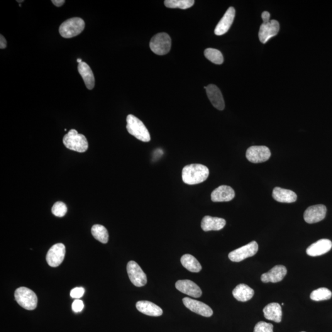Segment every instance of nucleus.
<instances>
[{
  "label": "nucleus",
  "instance_id": "f257e3e1",
  "mask_svg": "<svg viewBox=\"0 0 332 332\" xmlns=\"http://www.w3.org/2000/svg\"><path fill=\"white\" fill-rule=\"evenodd\" d=\"M209 175L208 168L199 164L186 166L182 170L183 181L190 185L201 184L207 180Z\"/></svg>",
  "mask_w": 332,
  "mask_h": 332
},
{
  "label": "nucleus",
  "instance_id": "f03ea898",
  "mask_svg": "<svg viewBox=\"0 0 332 332\" xmlns=\"http://www.w3.org/2000/svg\"><path fill=\"white\" fill-rule=\"evenodd\" d=\"M126 121V128L129 134L144 142L150 141V134L142 121L133 114H129Z\"/></svg>",
  "mask_w": 332,
  "mask_h": 332
},
{
  "label": "nucleus",
  "instance_id": "7ed1b4c3",
  "mask_svg": "<svg viewBox=\"0 0 332 332\" xmlns=\"http://www.w3.org/2000/svg\"><path fill=\"white\" fill-rule=\"evenodd\" d=\"M63 143L69 150L84 153L88 149V142L86 137L78 133L75 129H71L63 138Z\"/></svg>",
  "mask_w": 332,
  "mask_h": 332
},
{
  "label": "nucleus",
  "instance_id": "20e7f679",
  "mask_svg": "<svg viewBox=\"0 0 332 332\" xmlns=\"http://www.w3.org/2000/svg\"><path fill=\"white\" fill-rule=\"evenodd\" d=\"M85 23L80 18H73L61 24L59 33L63 38H71L80 35L84 30Z\"/></svg>",
  "mask_w": 332,
  "mask_h": 332
},
{
  "label": "nucleus",
  "instance_id": "39448f33",
  "mask_svg": "<svg viewBox=\"0 0 332 332\" xmlns=\"http://www.w3.org/2000/svg\"><path fill=\"white\" fill-rule=\"evenodd\" d=\"M14 297L18 304L24 309L33 310L37 306V296L35 292L28 288H18L15 291Z\"/></svg>",
  "mask_w": 332,
  "mask_h": 332
},
{
  "label": "nucleus",
  "instance_id": "423d86ee",
  "mask_svg": "<svg viewBox=\"0 0 332 332\" xmlns=\"http://www.w3.org/2000/svg\"><path fill=\"white\" fill-rule=\"evenodd\" d=\"M150 48L156 55H165L169 53L171 49V38L167 33H158L151 39Z\"/></svg>",
  "mask_w": 332,
  "mask_h": 332
},
{
  "label": "nucleus",
  "instance_id": "0eeeda50",
  "mask_svg": "<svg viewBox=\"0 0 332 332\" xmlns=\"http://www.w3.org/2000/svg\"><path fill=\"white\" fill-rule=\"evenodd\" d=\"M258 245L256 241H252L246 246L237 249L229 253V260L234 262H240L246 258L253 257L257 253Z\"/></svg>",
  "mask_w": 332,
  "mask_h": 332
},
{
  "label": "nucleus",
  "instance_id": "6e6552de",
  "mask_svg": "<svg viewBox=\"0 0 332 332\" xmlns=\"http://www.w3.org/2000/svg\"><path fill=\"white\" fill-rule=\"evenodd\" d=\"M129 279L136 287H143L147 283V277L140 266L134 261H130L127 265Z\"/></svg>",
  "mask_w": 332,
  "mask_h": 332
},
{
  "label": "nucleus",
  "instance_id": "1a4fd4ad",
  "mask_svg": "<svg viewBox=\"0 0 332 332\" xmlns=\"http://www.w3.org/2000/svg\"><path fill=\"white\" fill-rule=\"evenodd\" d=\"M272 153L266 146H252L248 149L246 158L251 163H261L268 161Z\"/></svg>",
  "mask_w": 332,
  "mask_h": 332
},
{
  "label": "nucleus",
  "instance_id": "9d476101",
  "mask_svg": "<svg viewBox=\"0 0 332 332\" xmlns=\"http://www.w3.org/2000/svg\"><path fill=\"white\" fill-rule=\"evenodd\" d=\"M65 247L58 243L51 247L46 255V261L51 267H57L63 262L65 255Z\"/></svg>",
  "mask_w": 332,
  "mask_h": 332
},
{
  "label": "nucleus",
  "instance_id": "9b49d317",
  "mask_svg": "<svg viewBox=\"0 0 332 332\" xmlns=\"http://www.w3.org/2000/svg\"><path fill=\"white\" fill-rule=\"evenodd\" d=\"M327 208L324 205L318 204L310 206L305 211L304 219L307 223H317L325 219Z\"/></svg>",
  "mask_w": 332,
  "mask_h": 332
},
{
  "label": "nucleus",
  "instance_id": "f8f14e48",
  "mask_svg": "<svg viewBox=\"0 0 332 332\" xmlns=\"http://www.w3.org/2000/svg\"><path fill=\"white\" fill-rule=\"evenodd\" d=\"M183 303L188 309L202 316L209 317L213 314V311L211 307L201 302L185 297L183 299Z\"/></svg>",
  "mask_w": 332,
  "mask_h": 332
},
{
  "label": "nucleus",
  "instance_id": "ddd939ff",
  "mask_svg": "<svg viewBox=\"0 0 332 332\" xmlns=\"http://www.w3.org/2000/svg\"><path fill=\"white\" fill-rule=\"evenodd\" d=\"M279 29V23L277 21L271 20L267 24L263 23L260 26L258 33L260 41L263 44L267 43L270 39L277 35Z\"/></svg>",
  "mask_w": 332,
  "mask_h": 332
},
{
  "label": "nucleus",
  "instance_id": "4468645a",
  "mask_svg": "<svg viewBox=\"0 0 332 332\" xmlns=\"http://www.w3.org/2000/svg\"><path fill=\"white\" fill-rule=\"evenodd\" d=\"M235 14V9L233 7L228 9L215 29L214 32L216 35H223L229 30L233 23Z\"/></svg>",
  "mask_w": 332,
  "mask_h": 332
},
{
  "label": "nucleus",
  "instance_id": "2eb2a0df",
  "mask_svg": "<svg viewBox=\"0 0 332 332\" xmlns=\"http://www.w3.org/2000/svg\"><path fill=\"white\" fill-rule=\"evenodd\" d=\"M332 248V243L329 239H320L307 248L306 253L311 257H317L329 252Z\"/></svg>",
  "mask_w": 332,
  "mask_h": 332
},
{
  "label": "nucleus",
  "instance_id": "dca6fc26",
  "mask_svg": "<svg viewBox=\"0 0 332 332\" xmlns=\"http://www.w3.org/2000/svg\"><path fill=\"white\" fill-rule=\"evenodd\" d=\"M175 287L180 292L194 298L201 297L202 291L198 285L190 280H178Z\"/></svg>",
  "mask_w": 332,
  "mask_h": 332
},
{
  "label": "nucleus",
  "instance_id": "f3484780",
  "mask_svg": "<svg viewBox=\"0 0 332 332\" xmlns=\"http://www.w3.org/2000/svg\"><path fill=\"white\" fill-rule=\"evenodd\" d=\"M207 97L211 101L215 108L223 111L225 107L223 96H222L221 90L214 84H210L206 87Z\"/></svg>",
  "mask_w": 332,
  "mask_h": 332
},
{
  "label": "nucleus",
  "instance_id": "a211bd4d",
  "mask_svg": "<svg viewBox=\"0 0 332 332\" xmlns=\"http://www.w3.org/2000/svg\"><path fill=\"white\" fill-rule=\"evenodd\" d=\"M287 268L283 265H277L261 277L263 282L276 283L281 281L287 275Z\"/></svg>",
  "mask_w": 332,
  "mask_h": 332
},
{
  "label": "nucleus",
  "instance_id": "6ab92c4d",
  "mask_svg": "<svg viewBox=\"0 0 332 332\" xmlns=\"http://www.w3.org/2000/svg\"><path fill=\"white\" fill-rule=\"evenodd\" d=\"M235 197V192L231 187L221 185L214 190L211 194V199L213 202H228Z\"/></svg>",
  "mask_w": 332,
  "mask_h": 332
},
{
  "label": "nucleus",
  "instance_id": "aec40b11",
  "mask_svg": "<svg viewBox=\"0 0 332 332\" xmlns=\"http://www.w3.org/2000/svg\"><path fill=\"white\" fill-rule=\"evenodd\" d=\"M225 225V220L219 217L205 216L201 221V228L204 231L221 230Z\"/></svg>",
  "mask_w": 332,
  "mask_h": 332
},
{
  "label": "nucleus",
  "instance_id": "412c9836",
  "mask_svg": "<svg viewBox=\"0 0 332 332\" xmlns=\"http://www.w3.org/2000/svg\"><path fill=\"white\" fill-rule=\"evenodd\" d=\"M273 197L276 201L283 203H292L297 201L296 194L290 190L276 187L273 192Z\"/></svg>",
  "mask_w": 332,
  "mask_h": 332
},
{
  "label": "nucleus",
  "instance_id": "4be33fe9",
  "mask_svg": "<svg viewBox=\"0 0 332 332\" xmlns=\"http://www.w3.org/2000/svg\"><path fill=\"white\" fill-rule=\"evenodd\" d=\"M138 311L147 316L158 317L163 314V311L160 307L148 301H139L136 304Z\"/></svg>",
  "mask_w": 332,
  "mask_h": 332
},
{
  "label": "nucleus",
  "instance_id": "5701e85b",
  "mask_svg": "<svg viewBox=\"0 0 332 332\" xmlns=\"http://www.w3.org/2000/svg\"><path fill=\"white\" fill-rule=\"evenodd\" d=\"M264 316L266 319L279 323L282 320L281 306L277 303H272L268 304L263 309Z\"/></svg>",
  "mask_w": 332,
  "mask_h": 332
},
{
  "label": "nucleus",
  "instance_id": "b1692460",
  "mask_svg": "<svg viewBox=\"0 0 332 332\" xmlns=\"http://www.w3.org/2000/svg\"><path fill=\"white\" fill-rule=\"evenodd\" d=\"M78 72L84 80L87 89L91 90L95 86V78L93 72L86 62L79 63L78 66Z\"/></svg>",
  "mask_w": 332,
  "mask_h": 332
},
{
  "label": "nucleus",
  "instance_id": "393cba45",
  "mask_svg": "<svg viewBox=\"0 0 332 332\" xmlns=\"http://www.w3.org/2000/svg\"><path fill=\"white\" fill-rule=\"evenodd\" d=\"M233 295L234 298L239 302H245L250 300L254 295V290L248 285L241 284L237 285L233 290Z\"/></svg>",
  "mask_w": 332,
  "mask_h": 332
},
{
  "label": "nucleus",
  "instance_id": "a878e982",
  "mask_svg": "<svg viewBox=\"0 0 332 332\" xmlns=\"http://www.w3.org/2000/svg\"><path fill=\"white\" fill-rule=\"evenodd\" d=\"M181 263L187 270L193 273H198L202 270L201 264L196 258L190 254H185L181 258Z\"/></svg>",
  "mask_w": 332,
  "mask_h": 332
},
{
  "label": "nucleus",
  "instance_id": "bb28decb",
  "mask_svg": "<svg viewBox=\"0 0 332 332\" xmlns=\"http://www.w3.org/2000/svg\"><path fill=\"white\" fill-rule=\"evenodd\" d=\"M91 233L97 241L103 244L108 243L109 235L106 227L101 224H95L92 226Z\"/></svg>",
  "mask_w": 332,
  "mask_h": 332
},
{
  "label": "nucleus",
  "instance_id": "cd10ccee",
  "mask_svg": "<svg viewBox=\"0 0 332 332\" xmlns=\"http://www.w3.org/2000/svg\"><path fill=\"white\" fill-rule=\"evenodd\" d=\"M194 0H166L165 4L167 8L187 9L194 5Z\"/></svg>",
  "mask_w": 332,
  "mask_h": 332
},
{
  "label": "nucleus",
  "instance_id": "c85d7f7f",
  "mask_svg": "<svg viewBox=\"0 0 332 332\" xmlns=\"http://www.w3.org/2000/svg\"><path fill=\"white\" fill-rule=\"evenodd\" d=\"M204 55L207 59L215 64L221 65L223 62V55L221 51L214 48L206 49L204 51Z\"/></svg>",
  "mask_w": 332,
  "mask_h": 332
},
{
  "label": "nucleus",
  "instance_id": "c756f323",
  "mask_svg": "<svg viewBox=\"0 0 332 332\" xmlns=\"http://www.w3.org/2000/svg\"><path fill=\"white\" fill-rule=\"evenodd\" d=\"M332 296V293L331 290L325 287L319 288L318 289L315 290L310 295L311 299L316 302L331 299Z\"/></svg>",
  "mask_w": 332,
  "mask_h": 332
},
{
  "label": "nucleus",
  "instance_id": "7c9ffc66",
  "mask_svg": "<svg viewBox=\"0 0 332 332\" xmlns=\"http://www.w3.org/2000/svg\"><path fill=\"white\" fill-rule=\"evenodd\" d=\"M52 212L55 216L62 217L67 212V207L63 202H55L52 208Z\"/></svg>",
  "mask_w": 332,
  "mask_h": 332
},
{
  "label": "nucleus",
  "instance_id": "2f4dec72",
  "mask_svg": "<svg viewBox=\"0 0 332 332\" xmlns=\"http://www.w3.org/2000/svg\"><path fill=\"white\" fill-rule=\"evenodd\" d=\"M253 332H273V325L260 321L255 325Z\"/></svg>",
  "mask_w": 332,
  "mask_h": 332
},
{
  "label": "nucleus",
  "instance_id": "473e14b6",
  "mask_svg": "<svg viewBox=\"0 0 332 332\" xmlns=\"http://www.w3.org/2000/svg\"><path fill=\"white\" fill-rule=\"evenodd\" d=\"M85 290L83 287H75L71 290L70 296L75 299H80L84 295Z\"/></svg>",
  "mask_w": 332,
  "mask_h": 332
},
{
  "label": "nucleus",
  "instance_id": "72a5a7b5",
  "mask_svg": "<svg viewBox=\"0 0 332 332\" xmlns=\"http://www.w3.org/2000/svg\"><path fill=\"white\" fill-rule=\"evenodd\" d=\"M84 308V304L81 300H75L72 304V309L75 312H80Z\"/></svg>",
  "mask_w": 332,
  "mask_h": 332
},
{
  "label": "nucleus",
  "instance_id": "f704fd0d",
  "mask_svg": "<svg viewBox=\"0 0 332 332\" xmlns=\"http://www.w3.org/2000/svg\"><path fill=\"white\" fill-rule=\"evenodd\" d=\"M270 14L267 11H264L262 14L263 24H267L270 21Z\"/></svg>",
  "mask_w": 332,
  "mask_h": 332
},
{
  "label": "nucleus",
  "instance_id": "c9c22d12",
  "mask_svg": "<svg viewBox=\"0 0 332 332\" xmlns=\"http://www.w3.org/2000/svg\"><path fill=\"white\" fill-rule=\"evenodd\" d=\"M0 36H1V38H0V48L3 50V49L6 48L7 41L3 35H1Z\"/></svg>",
  "mask_w": 332,
  "mask_h": 332
},
{
  "label": "nucleus",
  "instance_id": "e433bc0d",
  "mask_svg": "<svg viewBox=\"0 0 332 332\" xmlns=\"http://www.w3.org/2000/svg\"><path fill=\"white\" fill-rule=\"evenodd\" d=\"M52 3L57 7L62 6L65 3L64 0H53Z\"/></svg>",
  "mask_w": 332,
  "mask_h": 332
},
{
  "label": "nucleus",
  "instance_id": "4c0bfd02",
  "mask_svg": "<svg viewBox=\"0 0 332 332\" xmlns=\"http://www.w3.org/2000/svg\"><path fill=\"white\" fill-rule=\"evenodd\" d=\"M77 62H78V63H82L83 61H82V58H78Z\"/></svg>",
  "mask_w": 332,
  "mask_h": 332
},
{
  "label": "nucleus",
  "instance_id": "58836bf2",
  "mask_svg": "<svg viewBox=\"0 0 332 332\" xmlns=\"http://www.w3.org/2000/svg\"><path fill=\"white\" fill-rule=\"evenodd\" d=\"M18 1V3H22V2H24L23 0V1H19V0H18V1Z\"/></svg>",
  "mask_w": 332,
  "mask_h": 332
},
{
  "label": "nucleus",
  "instance_id": "ea45409f",
  "mask_svg": "<svg viewBox=\"0 0 332 332\" xmlns=\"http://www.w3.org/2000/svg\"></svg>",
  "mask_w": 332,
  "mask_h": 332
}]
</instances>
